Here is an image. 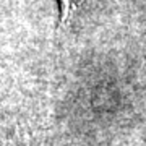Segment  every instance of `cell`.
I'll list each match as a JSON object with an SVG mask.
<instances>
[{"label": "cell", "mask_w": 146, "mask_h": 146, "mask_svg": "<svg viewBox=\"0 0 146 146\" xmlns=\"http://www.w3.org/2000/svg\"><path fill=\"white\" fill-rule=\"evenodd\" d=\"M84 0H58L60 3V21H58V31H62L70 25L73 16L81 8Z\"/></svg>", "instance_id": "6da1fadb"}, {"label": "cell", "mask_w": 146, "mask_h": 146, "mask_svg": "<svg viewBox=\"0 0 146 146\" xmlns=\"http://www.w3.org/2000/svg\"><path fill=\"white\" fill-rule=\"evenodd\" d=\"M3 146H28V141L25 140V138H21L20 135H16V136L8 138V140L3 143Z\"/></svg>", "instance_id": "7a4b0ae2"}]
</instances>
